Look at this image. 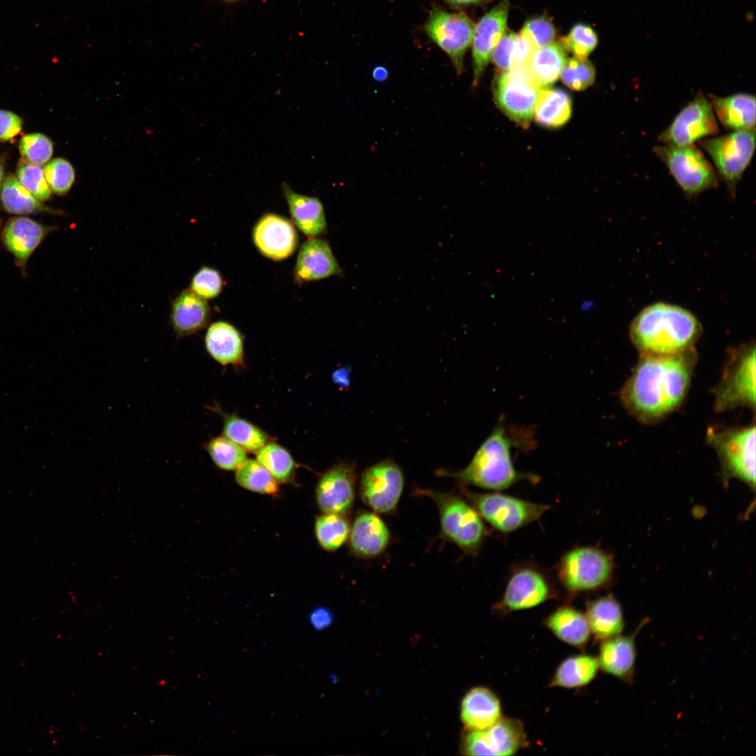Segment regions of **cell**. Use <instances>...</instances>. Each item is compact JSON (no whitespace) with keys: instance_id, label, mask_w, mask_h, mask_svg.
<instances>
[{"instance_id":"6da1fadb","label":"cell","mask_w":756,"mask_h":756,"mask_svg":"<svg viewBox=\"0 0 756 756\" xmlns=\"http://www.w3.org/2000/svg\"><path fill=\"white\" fill-rule=\"evenodd\" d=\"M696 358L694 347L668 355L640 354L622 388L623 405L642 423L663 419L685 398Z\"/></svg>"},{"instance_id":"7a4b0ae2","label":"cell","mask_w":756,"mask_h":756,"mask_svg":"<svg viewBox=\"0 0 756 756\" xmlns=\"http://www.w3.org/2000/svg\"><path fill=\"white\" fill-rule=\"evenodd\" d=\"M702 332L701 323L689 310L657 302L643 309L633 319L629 336L640 354L668 355L694 347Z\"/></svg>"},{"instance_id":"3957f363","label":"cell","mask_w":756,"mask_h":756,"mask_svg":"<svg viewBox=\"0 0 756 756\" xmlns=\"http://www.w3.org/2000/svg\"><path fill=\"white\" fill-rule=\"evenodd\" d=\"M514 438L505 424L499 422L465 468L454 472L442 470L438 474L453 477L459 486L472 485L493 491L505 490L524 480L537 482V475L515 468L511 450L521 441Z\"/></svg>"},{"instance_id":"277c9868","label":"cell","mask_w":756,"mask_h":756,"mask_svg":"<svg viewBox=\"0 0 756 756\" xmlns=\"http://www.w3.org/2000/svg\"><path fill=\"white\" fill-rule=\"evenodd\" d=\"M416 495L430 498L435 503L440 515V533L455 544L464 554L476 556L479 553L490 530L475 507L462 496L414 488Z\"/></svg>"},{"instance_id":"5b68a950","label":"cell","mask_w":756,"mask_h":756,"mask_svg":"<svg viewBox=\"0 0 756 756\" xmlns=\"http://www.w3.org/2000/svg\"><path fill=\"white\" fill-rule=\"evenodd\" d=\"M556 580L569 596L604 588L614 572L612 555L594 546L566 551L554 566Z\"/></svg>"},{"instance_id":"8992f818","label":"cell","mask_w":756,"mask_h":756,"mask_svg":"<svg viewBox=\"0 0 756 756\" xmlns=\"http://www.w3.org/2000/svg\"><path fill=\"white\" fill-rule=\"evenodd\" d=\"M556 580L548 571L531 561L511 566L503 593L493 605L500 615L537 607L559 598Z\"/></svg>"},{"instance_id":"52a82bcc","label":"cell","mask_w":756,"mask_h":756,"mask_svg":"<svg viewBox=\"0 0 756 756\" xmlns=\"http://www.w3.org/2000/svg\"><path fill=\"white\" fill-rule=\"evenodd\" d=\"M461 495L493 530L508 534L538 521L550 508L511 495L493 491L479 493L459 486Z\"/></svg>"},{"instance_id":"ba28073f","label":"cell","mask_w":756,"mask_h":756,"mask_svg":"<svg viewBox=\"0 0 756 756\" xmlns=\"http://www.w3.org/2000/svg\"><path fill=\"white\" fill-rule=\"evenodd\" d=\"M707 442L719 456L724 482L738 479L751 489L755 486V426H710Z\"/></svg>"},{"instance_id":"9c48e42d","label":"cell","mask_w":756,"mask_h":756,"mask_svg":"<svg viewBox=\"0 0 756 756\" xmlns=\"http://www.w3.org/2000/svg\"><path fill=\"white\" fill-rule=\"evenodd\" d=\"M755 346L748 343L732 349L715 390V409L723 412L755 408Z\"/></svg>"},{"instance_id":"30bf717a","label":"cell","mask_w":756,"mask_h":756,"mask_svg":"<svg viewBox=\"0 0 756 756\" xmlns=\"http://www.w3.org/2000/svg\"><path fill=\"white\" fill-rule=\"evenodd\" d=\"M699 146L712 160L718 175L734 195L738 183L750 164L755 149V129L699 140Z\"/></svg>"},{"instance_id":"8fae6325","label":"cell","mask_w":756,"mask_h":756,"mask_svg":"<svg viewBox=\"0 0 756 756\" xmlns=\"http://www.w3.org/2000/svg\"><path fill=\"white\" fill-rule=\"evenodd\" d=\"M653 152L666 165L684 194L690 197L716 188V172L703 153L694 145L656 146Z\"/></svg>"},{"instance_id":"7c38bea8","label":"cell","mask_w":756,"mask_h":756,"mask_svg":"<svg viewBox=\"0 0 756 756\" xmlns=\"http://www.w3.org/2000/svg\"><path fill=\"white\" fill-rule=\"evenodd\" d=\"M540 89L525 65L513 66L499 74L493 92L498 108L515 123L527 128Z\"/></svg>"},{"instance_id":"4fadbf2b","label":"cell","mask_w":756,"mask_h":756,"mask_svg":"<svg viewBox=\"0 0 756 756\" xmlns=\"http://www.w3.org/2000/svg\"><path fill=\"white\" fill-rule=\"evenodd\" d=\"M718 132L717 118L710 100L699 92L661 132L658 141L664 145L687 146Z\"/></svg>"},{"instance_id":"5bb4252c","label":"cell","mask_w":756,"mask_h":756,"mask_svg":"<svg viewBox=\"0 0 756 756\" xmlns=\"http://www.w3.org/2000/svg\"><path fill=\"white\" fill-rule=\"evenodd\" d=\"M528 745L523 723L518 719L502 717L482 730H466L461 750L466 755L509 756Z\"/></svg>"},{"instance_id":"9a60e30c","label":"cell","mask_w":756,"mask_h":756,"mask_svg":"<svg viewBox=\"0 0 756 756\" xmlns=\"http://www.w3.org/2000/svg\"><path fill=\"white\" fill-rule=\"evenodd\" d=\"M403 488L402 470L394 461L386 459L363 472L359 494L363 502L373 512L391 514L397 508Z\"/></svg>"},{"instance_id":"2e32d148","label":"cell","mask_w":756,"mask_h":756,"mask_svg":"<svg viewBox=\"0 0 756 756\" xmlns=\"http://www.w3.org/2000/svg\"><path fill=\"white\" fill-rule=\"evenodd\" d=\"M475 26L463 13H449L436 8L431 11L426 23L428 36L450 58L458 74L463 69V58L472 43Z\"/></svg>"},{"instance_id":"e0dca14e","label":"cell","mask_w":756,"mask_h":756,"mask_svg":"<svg viewBox=\"0 0 756 756\" xmlns=\"http://www.w3.org/2000/svg\"><path fill=\"white\" fill-rule=\"evenodd\" d=\"M357 473L353 463L339 462L319 477L315 500L322 513L346 515L356 497Z\"/></svg>"},{"instance_id":"ac0fdd59","label":"cell","mask_w":756,"mask_h":756,"mask_svg":"<svg viewBox=\"0 0 756 756\" xmlns=\"http://www.w3.org/2000/svg\"><path fill=\"white\" fill-rule=\"evenodd\" d=\"M510 0H500L486 13L474 29L472 40V86L476 88L491 58L493 50L507 27Z\"/></svg>"},{"instance_id":"d6986e66","label":"cell","mask_w":756,"mask_h":756,"mask_svg":"<svg viewBox=\"0 0 756 756\" xmlns=\"http://www.w3.org/2000/svg\"><path fill=\"white\" fill-rule=\"evenodd\" d=\"M252 235L259 252L275 261L291 255L298 244V233L293 223L274 213L265 214L258 219Z\"/></svg>"},{"instance_id":"ffe728a7","label":"cell","mask_w":756,"mask_h":756,"mask_svg":"<svg viewBox=\"0 0 756 756\" xmlns=\"http://www.w3.org/2000/svg\"><path fill=\"white\" fill-rule=\"evenodd\" d=\"M390 531L383 519L374 512L361 511L352 523L349 536V550L356 557L371 559L381 555L390 542Z\"/></svg>"},{"instance_id":"44dd1931","label":"cell","mask_w":756,"mask_h":756,"mask_svg":"<svg viewBox=\"0 0 756 756\" xmlns=\"http://www.w3.org/2000/svg\"><path fill=\"white\" fill-rule=\"evenodd\" d=\"M54 230L55 227L28 217H14L5 225L1 239L6 249L14 256L16 265L24 271L31 255Z\"/></svg>"},{"instance_id":"7402d4cb","label":"cell","mask_w":756,"mask_h":756,"mask_svg":"<svg viewBox=\"0 0 756 756\" xmlns=\"http://www.w3.org/2000/svg\"><path fill=\"white\" fill-rule=\"evenodd\" d=\"M341 268L326 240L309 238L301 246L294 267L297 282L320 280L341 274Z\"/></svg>"},{"instance_id":"603a6c76","label":"cell","mask_w":756,"mask_h":756,"mask_svg":"<svg viewBox=\"0 0 756 756\" xmlns=\"http://www.w3.org/2000/svg\"><path fill=\"white\" fill-rule=\"evenodd\" d=\"M460 717L466 730L486 729L503 717L500 700L486 687H472L462 699Z\"/></svg>"},{"instance_id":"cb8c5ba5","label":"cell","mask_w":756,"mask_h":756,"mask_svg":"<svg viewBox=\"0 0 756 756\" xmlns=\"http://www.w3.org/2000/svg\"><path fill=\"white\" fill-rule=\"evenodd\" d=\"M211 311L206 300L190 288L180 293L171 309L170 323L177 338L192 335L204 328L210 321Z\"/></svg>"},{"instance_id":"d4e9b609","label":"cell","mask_w":756,"mask_h":756,"mask_svg":"<svg viewBox=\"0 0 756 756\" xmlns=\"http://www.w3.org/2000/svg\"><path fill=\"white\" fill-rule=\"evenodd\" d=\"M204 343L208 354L221 365L235 368L244 365L242 337L232 324L222 321L211 324Z\"/></svg>"},{"instance_id":"484cf974","label":"cell","mask_w":756,"mask_h":756,"mask_svg":"<svg viewBox=\"0 0 756 756\" xmlns=\"http://www.w3.org/2000/svg\"><path fill=\"white\" fill-rule=\"evenodd\" d=\"M293 223L309 238L325 232L327 227L323 204L316 197L296 192L287 183L281 185Z\"/></svg>"},{"instance_id":"4316f807","label":"cell","mask_w":756,"mask_h":756,"mask_svg":"<svg viewBox=\"0 0 756 756\" xmlns=\"http://www.w3.org/2000/svg\"><path fill=\"white\" fill-rule=\"evenodd\" d=\"M636 650L633 636L618 635L601 642L597 657L599 668L622 680L631 681Z\"/></svg>"},{"instance_id":"83f0119b","label":"cell","mask_w":756,"mask_h":756,"mask_svg":"<svg viewBox=\"0 0 756 756\" xmlns=\"http://www.w3.org/2000/svg\"><path fill=\"white\" fill-rule=\"evenodd\" d=\"M584 615L591 635L600 643L620 635L624 630L622 607L610 594L587 601Z\"/></svg>"},{"instance_id":"f1b7e54d","label":"cell","mask_w":756,"mask_h":756,"mask_svg":"<svg viewBox=\"0 0 756 756\" xmlns=\"http://www.w3.org/2000/svg\"><path fill=\"white\" fill-rule=\"evenodd\" d=\"M708 99L715 117L726 129H755V97L740 92L727 97L710 94Z\"/></svg>"},{"instance_id":"f546056e","label":"cell","mask_w":756,"mask_h":756,"mask_svg":"<svg viewBox=\"0 0 756 756\" xmlns=\"http://www.w3.org/2000/svg\"><path fill=\"white\" fill-rule=\"evenodd\" d=\"M543 624L558 639L578 649H583L591 637L584 613L570 605L556 608Z\"/></svg>"},{"instance_id":"4dcf8cb0","label":"cell","mask_w":756,"mask_h":756,"mask_svg":"<svg viewBox=\"0 0 756 756\" xmlns=\"http://www.w3.org/2000/svg\"><path fill=\"white\" fill-rule=\"evenodd\" d=\"M598 669L596 657L588 654L568 657L556 668L549 687L566 689L584 687L596 678Z\"/></svg>"},{"instance_id":"1f68e13d","label":"cell","mask_w":756,"mask_h":756,"mask_svg":"<svg viewBox=\"0 0 756 756\" xmlns=\"http://www.w3.org/2000/svg\"><path fill=\"white\" fill-rule=\"evenodd\" d=\"M572 101L570 95L558 88H543L539 91L533 116L541 126L556 129L570 118Z\"/></svg>"},{"instance_id":"d6a6232c","label":"cell","mask_w":756,"mask_h":756,"mask_svg":"<svg viewBox=\"0 0 756 756\" xmlns=\"http://www.w3.org/2000/svg\"><path fill=\"white\" fill-rule=\"evenodd\" d=\"M566 50L561 43L536 48L531 53L527 68L540 88L554 83L561 75L567 61Z\"/></svg>"},{"instance_id":"836d02e7","label":"cell","mask_w":756,"mask_h":756,"mask_svg":"<svg viewBox=\"0 0 756 756\" xmlns=\"http://www.w3.org/2000/svg\"><path fill=\"white\" fill-rule=\"evenodd\" d=\"M0 200L4 210L10 214H61V211L50 209L36 198L13 174L4 177L0 190Z\"/></svg>"},{"instance_id":"e575fe53","label":"cell","mask_w":756,"mask_h":756,"mask_svg":"<svg viewBox=\"0 0 756 756\" xmlns=\"http://www.w3.org/2000/svg\"><path fill=\"white\" fill-rule=\"evenodd\" d=\"M223 420V435L241 446L246 451L257 453L270 441V435L258 426L234 414L223 412L212 407Z\"/></svg>"},{"instance_id":"d590c367","label":"cell","mask_w":756,"mask_h":756,"mask_svg":"<svg viewBox=\"0 0 756 756\" xmlns=\"http://www.w3.org/2000/svg\"><path fill=\"white\" fill-rule=\"evenodd\" d=\"M260 463L279 484L294 481L297 463L290 452L276 442L269 441L257 453Z\"/></svg>"},{"instance_id":"8d00e7d4","label":"cell","mask_w":756,"mask_h":756,"mask_svg":"<svg viewBox=\"0 0 756 756\" xmlns=\"http://www.w3.org/2000/svg\"><path fill=\"white\" fill-rule=\"evenodd\" d=\"M236 482L252 492L273 497L279 494V486L268 470L257 460L246 459L236 470Z\"/></svg>"},{"instance_id":"74e56055","label":"cell","mask_w":756,"mask_h":756,"mask_svg":"<svg viewBox=\"0 0 756 756\" xmlns=\"http://www.w3.org/2000/svg\"><path fill=\"white\" fill-rule=\"evenodd\" d=\"M351 526L346 515L323 513L314 522V533L318 545L328 552L340 549L349 538Z\"/></svg>"},{"instance_id":"f35d334b","label":"cell","mask_w":756,"mask_h":756,"mask_svg":"<svg viewBox=\"0 0 756 756\" xmlns=\"http://www.w3.org/2000/svg\"><path fill=\"white\" fill-rule=\"evenodd\" d=\"M204 448L221 470H235L246 459L245 449L225 435L210 439Z\"/></svg>"},{"instance_id":"ab89813d","label":"cell","mask_w":756,"mask_h":756,"mask_svg":"<svg viewBox=\"0 0 756 756\" xmlns=\"http://www.w3.org/2000/svg\"><path fill=\"white\" fill-rule=\"evenodd\" d=\"M18 149L22 159L38 166L48 163L53 154V143L41 133L23 135L19 140Z\"/></svg>"},{"instance_id":"60d3db41","label":"cell","mask_w":756,"mask_h":756,"mask_svg":"<svg viewBox=\"0 0 756 756\" xmlns=\"http://www.w3.org/2000/svg\"><path fill=\"white\" fill-rule=\"evenodd\" d=\"M595 77V69L587 58L574 57L567 59L561 73L563 83L575 91H582L591 86Z\"/></svg>"},{"instance_id":"b9f144b4","label":"cell","mask_w":756,"mask_h":756,"mask_svg":"<svg viewBox=\"0 0 756 756\" xmlns=\"http://www.w3.org/2000/svg\"><path fill=\"white\" fill-rule=\"evenodd\" d=\"M16 177L19 182L38 200L43 202L50 199L52 190L41 166L22 159L17 166Z\"/></svg>"},{"instance_id":"7bdbcfd3","label":"cell","mask_w":756,"mask_h":756,"mask_svg":"<svg viewBox=\"0 0 756 756\" xmlns=\"http://www.w3.org/2000/svg\"><path fill=\"white\" fill-rule=\"evenodd\" d=\"M560 43L575 57L587 58L596 47L598 37L591 27L578 23L572 27L567 36L561 38Z\"/></svg>"},{"instance_id":"ee69618b","label":"cell","mask_w":756,"mask_h":756,"mask_svg":"<svg viewBox=\"0 0 756 756\" xmlns=\"http://www.w3.org/2000/svg\"><path fill=\"white\" fill-rule=\"evenodd\" d=\"M43 169L52 192L59 195L69 192L75 180V171L69 161L62 158H55L46 163Z\"/></svg>"},{"instance_id":"f6af8a7d","label":"cell","mask_w":756,"mask_h":756,"mask_svg":"<svg viewBox=\"0 0 756 756\" xmlns=\"http://www.w3.org/2000/svg\"><path fill=\"white\" fill-rule=\"evenodd\" d=\"M520 34L524 36L536 49L554 42L556 30L549 18L542 15L528 20L524 25Z\"/></svg>"},{"instance_id":"bcb514c9","label":"cell","mask_w":756,"mask_h":756,"mask_svg":"<svg viewBox=\"0 0 756 756\" xmlns=\"http://www.w3.org/2000/svg\"><path fill=\"white\" fill-rule=\"evenodd\" d=\"M223 288L220 274L215 269L203 267L192 277L190 289L205 300L217 297Z\"/></svg>"},{"instance_id":"7dc6e473","label":"cell","mask_w":756,"mask_h":756,"mask_svg":"<svg viewBox=\"0 0 756 756\" xmlns=\"http://www.w3.org/2000/svg\"><path fill=\"white\" fill-rule=\"evenodd\" d=\"M517 34L505 31L496 46L491 57L496 66L502 71L512 67Z\"/></svg>"},{"instance_id":"c3c4849f","label":"cell","mask_w":756,"mask_h":756,"mask_svg":"<svg viewBox=\"0 0 756 756\" xmlns=\"http://www.w3.org/2000/svg\"><path fill=\"white\" fill-rule=\"evenodd\" d=\"M23 122L16 113L0 109V141H11L22 131Z\"/></svg>"},{"instance_id":"681fc988","label":"cell","mask_w":756,"mask_h":756,"mask_svg":"<svg viewBox=\"0 0 756 756\" xmlns=\"http://www.w3.org/2000/svg\"><path fill=\"white\" fill-rule=\"evenodd\" d=\"M308 620L313 629L322 631L331 625L333 622V615L328 608L318 606L309 613Z\"/></svg>"},{"instance_id":"f907efd6","label":"cell","mask_w":756,"mask_h":756,"mask_svg":"<svg viewBox=\"0 0 756 756\" xmlns=\"http://www.w3.org/2000/svg\"><path fill=\"white\" fill-rule=\"evenodd\" d=\"M332 379L336 384L346 387L349 382V370L347 368H341L335 370L332 374Z\"/></svg>"},{"instance_id":"816d5d0a","label":"cell","mask_w":756,"mask_h":756,"mask_svg":"<svg viewBox=\"0 0 756 756\" xmlns=\"http://www.w3.org/2000/svg\"><path fill=\"white\" fill-rule=\"evenodd\" d=\"M372 76L375 80L382 81L387 78L388 71L383 66H377L373 70Z\"/></svg>"},{"instance_id":"f5cc1de1","label":"cell","mask_w":756,"mask_h":756,"mask_svg":"<svg viewBox=\"0 0 756 756\" xmlns=\"http://www.w3.org/2000/svg\"><path fill=\"white\" fill-rule=\"evenodd\" d=\"M449 3L455 6H463L477 4L482 0H447Z\"/></svg>"},{"instance_id":"db71d44e","label":"cell","mask_w":756,"mask_h":756,"mask_svg":"<svg viewBox=\"0 0 756 756\" xmlns=\"http://www.w3.org/2000/svg\"><path fill=\"white\" fill-rule=\"evenodd\" d=\"M5 158L0 156V190L4 178Z\"/></svg>"},{"instance_id":"11a10c76","label":"cell","mask_w":756,"mask_h":756,"mask_svg":"<svg viewBox=\"0 0 756 756\" xmlns=\"http://www.w3.org/2000/svg\"><path fill=\"white\" fill-rule=\"evenodd\" d=\"M223 1H237V0H223Z\"/></svg>"}]
</instances>
